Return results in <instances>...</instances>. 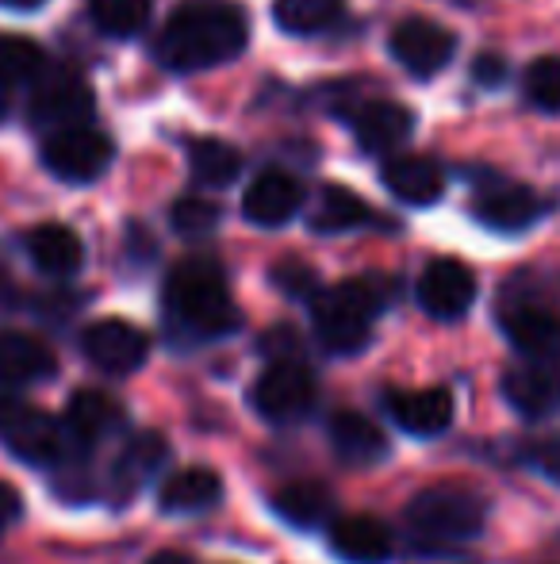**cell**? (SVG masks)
<instances>
[{
    "label": "cell",
    "instance_id": "7a4b0ae2",
    "mask_svg": "<svg viewBox=\"0 0 560 564\" xmlns=\"http://www.w3.org/2000/svg\"><path fill=\"white\" fill-rule=\"evenodd\" d=\"M162 304L169 330L188 341L223 338L242 323L223 265L211 258H185L180 265H173L165 276Z\"/></svg>",
    "mask_w": 560,
    "mask_h": 564
},
{
    "label": "cell",
    "instance_id": "6da1fadb",
    "mask_svg": "<svg viewBox=\"0 0 560 564\" xmlns=\"http://www.w3.org/2000/svg\"><path fill=\"white\" fill-rule=\"evenodd\" d=\"M250 20L234 0H188L157 35V62L177 74L223 66L246 51Z\"/></svg>",
    "mask_w": 560,
    "mask_h": 564
},
{
    "label": "cell",
    "instance_id": "484cf974",
    "mask_svg": "<svg viewBox=\"0 0 560 564\" xmlns=\"http://www.w3.org/2000/svg\"><path fill=\"white\" fill-rule=\"evenodd\" d=\"M273 507H277V514L288 527L315 530L334 514V496L319 480H292L273 496Z\"/></svg>",
    "mask_w": 560,
    "mask_h": 564
},
{
    "label": "cell",
    "instance_id": "277c9868",
    "mask_svg": "<svg viewBox=\"0 0 560 564\" xmlns=\"http://www.w3.org/2000/svg\"><path fill=\"white\" fill-rule=\"evenodd\" d=\"M384 307H388V284L376 281V276H353V281H342L315 296V335L330 354L350 357L369 346L373 323Z\"/></svg>",
    "mask_w": 560,
    "mask_h": 564
},
{
    "label": "cell",
    "instance_id": "603a6c76",
    "mask_svg": "<svg viewBox=\"0 0 560 564\" xmlns=\"http://www.w3.org/2000/svg\"><path fill=\"white\" fill-rule=\"evenodd\" d=\"M223 499V480L216 468L208 465H188L173 473L157 491V507L169 514H200Z\"/></svg>",
    "mask_w": 560,
    "mask_h": 564
},
{
    "label": "cell",
    "instance_id": "5bb4252c",
    "mask_svg": "<svg viewBox=\"0 0 560 564\" xmlns=\"http://www.w3.org/2000/svg\"><path fill=\"white\" fill-rule=\"evenodd\" d=\"M546 208H549V204L526 185L480 188L476 200H472V216H476L484 227L503 230V235H515V230L534 227L541 216H546Z\"/></svg>",
    "mask_w": 560,
    "mask_h": 564
},
{
    "label": "cell",
    "instance_id": "f1b7e54d",
    "mask_svg": "<svg viewBox=\"0 0 560 564\" xmlns=\"http://www.w3.org/2000/svg\"><path fill=\"white\" fill-rule=\"evenodd\" d=\"M345 0H273V20L288 35H315L342 20Z\"/></svg>",
    "mask_w": 560,
    "mask_h": 564
},
{
    "label": "cell",
    "instance_id": "4fadbf2b",
    "mask_svg": "<svg viewBox=\"0 0 560 564\" xmlns=\"http://www.w3.org/2000/svg\"><path fill=\"white\" fill-rule=\"evenodd\" d=\"M304 208V185L284 170H265L242 196V216L254 227H284Z\"/></svg>",
    "mask_w": 560,
    "mask_h": 564
},
{
    "label": "cell",
    "instance_id": "52a82bcc",
    "mask_svg": "<svg viewBox=\"0 0 560 564\" xmlns=\"http://www.w3.org/2000/svg\"><path fill=\"white\" fill-rule=\"evenodd\" d=\"M315 372L299 357H277L254 384V408L270 423H296L315 408Z\"/></svg>",
    "mask_w": 560,
    "mask_h": 564
},
{
    "label": "cell",
    "instance_id": "44dd1931",
    "mask_svg": "<svg viewBox=\"0 0 560 564\" xmlns=\"http://www.w3.org/2000/svg\"><path fill=\"white\" fill-rule=\"evenodd\" d=\"M330 550L350 564H388L396 538L373 514H350V519H338L330 530Z\"/></svg>",
    "mask_w": 560,
    "mask_h": 564
},
{
    "label": "cell",
    "instance_id": "7402d4cb",
    "mask_svg": "<svg viewBox=\"0 0 560 564\" xmlns=\"http://www.w3.org/2000/svg\"><path fill=\"white\" fill-rule=\"evenodd\" d=\"M381 181L396 200L411 204V208H426V204H438L446 193V173L438 162L419 154H404V158H388L381 170Z\"/></svg>",
    "mask_w": 560,
    "mask_h": 564
},
{
    "label": "cell",
    "instance_id": "5b68a950",
    "mask_svg": "<svg viewBox=\"0 0 560 564\" xmlns=\"http://www.w3.org/2000/svg\"><path fill=\"white\" fill-rule=\"evenodd\" d=\"M116 147L105 131L97 127H62V131H51V139L43 142V165L54 173L58 181H69V185H89L100 173L112 165Z\"/></svg>",
    "mask_w": 560,
    "mask_h": 564
},
{
    "label": "cell",
    "instance_id": "e0dca14e",
    "mask_svg": "<svg viewBox=\"0 0 560 564\" xmlns=\"http://www.w3.org/2000/svg\"><path fill=\"white\" fill-rule=\"evenodd\" d=\"M327 438H330L334 457L350 468H365L388 457V438H384V431L369 415H361V411H350V408L334 411L327 423Z\"/></svg>",
    "mask_w": 560,
    "mask_h": 564
},
{
    "label": "cell",
    "instance_id": "9c48e42d",
    "mask_svg": "<svg viewBox=\"0 0 560 564\" xmlns=\"http://www.w3.org/2000/svg\"><path fill=\"white\" fill-rule=\"evenodd\" d=\"M503 335L526 361L560 365V315L534 300H515L499 312Z\"/></svg>",
    "mask_w": 560,
    "mask_h": 564
},
{
    "label": "cell",
    "instance_id": "8992f818",
    "mask_svg": "<svg viewBox=\"0 0 560 564\" xmlns=\"http://www.w3.org/2000/svg\"><path fill=\"white\" fill-rule=\"evenodd\" d=\"M4 446L15 453L20 460L28 465H39V468H54V465H66L69 453H74V434H69L66 419H54L46 411L31 408L23 403L20 411L12 415V423L0 431Z\"/></svg>",
    "mask_w": 560,
    "mask_h": 564
},
{
    "label": "cell",
    "instance_id": "7c38bea8",
    "mask_svg": "<svg viewBox=\"0 0 560 564\" xmlns=\"http://www.w3.org/2000/svg\"><path fill=\"white\" fill-rule=\"evenodd\" d=\"M89 112H92V89L74 74L43 77L35 97H31V123L46 127V131H62V127L85 123Z\"/></svg>",
    "mask_w": 560,
    "mask_h": 564
},
{
    "label": "cell",
    "instance_id": "74e56055",
    "mask_svg": "<svg viewBox=\"0 0 560 564\" xmlns=\"http://www.w3.org/2000/svg\"><path fill=\"white\" fill-rule=\"evenodd\" d=\"M146 564H196V561L185 557V553H177V550H162V553H154Z\"/></svg>",
    "mask_w": 560,
    "mask_h": 564
},
{
    "label": "cell",
    "instance_id": "1f68e13d",
    "mask_svg": "<svg viewBox=\"0 0 560 564\" xmlns=\"http://www.w3.org/2000/svg\"><path fill=\"white\" fill-rule=\"evenodd\" d=\"M523 93L538 112H560V54L530 62L523 77Z\"/></svg>",
    "mask_w": 560,
    "mask_h": 564
},
{
    "label": "cell",
    "instance_id": "ba28073f",
    "mask_svg": "<svg viewBox=\"0 0 560 564\" xmlns=\"http://www.w3.org/2000/svg\"><path fill=\"white\" fill-rule=\"evenodd\" d=\"M388 51L411 77H433L457 54V35L426 15H407L392 28Z\"/></svg>",
    "mask_w": 560,
    "mask_h": 564
},
{
    "label": "cell",
    "instance_id": "f546056e",
    "mask_svg": "<svg viewBox=\"0 0 560 564\" xmlns=\"http://www.w3.org/2000/svg\"><path fill=\"white\" fill-rule=\"evenodd\" d=\"M154 0H89V15L105 35L131 39L150 23Z\"/></svg>",
    "mask_w": 560,
    "mask_h": 564
},
{
    "label": "cell",
    "instance_id": "83f0119b",
    "mask_svg": "<svg viewBox=\"0 0 560 564\" xmlns=\"http://www.w3.org/2000/svg\"><path fill=\"white\" fill-rule=\"evenodd\" d=\"M369 204L358 193H350L345 185H327L319 193V204L311 212V227L319 235H342V230L365 227L369 224Z\"/></svg>",
    "mask_w": 560,
    "mask_h": 564
},
{
    "label": "cell",
    "instance_id": "d4e9b609",
    "mask_svg": "<svg viewBox=\"0 0 560 564\" xmlns=\"http://www.w3.org/2000/svg\"><path fill=\"white\" fill-rule=\"evenodd\" d=\"M28 253L46 276H74L85 265V246L66 224H43L28 235Z\"/></svg>",
    "mask_w": 560,
    "mask_h": 564
},
{
    "label": "cell",
    "instance_id": "8fae6325",
    "mask_svg": "<svg viewBox=\"0 0 560 564\" xmlns=\"http://www.w3.org/2000/svg\"><path fill=\"white\" fill-rule=\"evenodd\" d=\"M472 300H476V276L464 261L457 258H438L422 269L419 276V304L430 319L453 323L461 315H469Z\"/></svg>",
    "mask_w": 560,
    "mask_h": 564
},
{
    "label": "cell",
    "instance_id": "2e32d148",
    "mask_svg": "<svg viewBox=\"0 0 560 564\" xmlns=\"http://www.w3.org/2000/svg\"><path fill=\"white\" fill-rule=\"evenodd\" d=\"M503 395L526 419H546L560 411V369L546 361H526L507 369L503 377Z\"/></svg>",
    "mask_w": 560,
    "mask_h": 564
},
{
    "label": "cell",
    "instance_id": "836d02e7",
    "mask_svg": "<svg viewBox=\"0 0 560 564\" xmlns=\"http://www.w3.org/2000/svg\"><path fill=\"white\" fill-rule=\"evenodd\" d=\"M270 281L277 284L288 300H315V292H319V273H315L307 261L299 258H284L273 265Z\"/></svg>",
    "mask_w": 560,
    "mask_h": 564
},
{
    "label": "cell",
    "instance_id": "e575fe53",
    "mask_svg": "<svg viewBox=\"0 0 560 564\" xmlns=\"http://www.w3.org/2000/svg\"><path fill=\"white\" fill-rule=\"evenodd\" d=\"M472 82L484 85V89H495V85L507 82V62L499 54H476L472 62Z\"/></svg>",
    "mask_w": 560,
    "mask_h": 564
},
{
    "label": "cell",
    "instance_id": "d6a6232c",
    "mask_svg": "<svg viewBox=\"0 0 560 564\" xmlns=\"http://www.w3.org/2000/svg\"><path fill=\"white\" fill-rule=\"evenodd\" d=\"M219 204L204 200V196H180L177 204H173L169 219H173V230L185 238H204L211 235V230L219 227Z\"/></svg>",
    "mask_w": 560,
    "mask_h": 564
},
{
    "label": "cell",
    "instance_id": "ab89813d",
    "mask_svg": "<svg viewBox=\"0 0 560 564\" xmlns=\"http://www.w3.org/2000/svg\"><path fill=\"white\" fill-rule=\"evenodd\" d=\"M8 116V85H0V123H4Z\"/></svg>",
    "mask_w": 560,
    "mask_h": 564
},
{
    "label": "cell",
    "instance_id": "cb8c5ba5",
    "mask_svg": "<svg viewBox=\"0 0 560 564\" xmlns=\"http://www.w3.org/2000/svg\"><path fill=\"white\" fill-rule=\"evenodd\" d=\"M169 457V442L154 431H142V434H131L128 442L120 446V457L112 465V484L120 491V499L135 496V488H142V480L162 468V460Z\"/></svg>",
    "mask_w": 560,
    "mask_h": 564
},
{
    "label": "cell",
    "instance_id": "4316f807",
    "mask_svg": "<svg viewBox=\"0 0 560 564\" xmlns=\"http://www.w3.org/2000/svg\"><path fill=\"white\" fill-rule=\"evenodd\" d=\"M188 170H193L196 185L227 188L242 173V154L223 139H196L188 147Z\"/></svg>",
    "mask_w": 560,
    "mask_h": 564
},
{
    "label": "cell",
    "instance_id": "ac0fdd59",
    "mask_svg": "<svg viewBox=\"0 0 560 564\" xmlns=\"http://www.w3.org/2000/svg\"><path fill=\"white\" fill-rule=\"evenodd\" d=\"M350 123H353V142L365 154H388L399 142L411 139L415 131L411 108L396 105V100H369V105H361L350 116Z\"/></svg>",
    "mask_w": 560,
    "mask_h": 564
},
{
    "label": "cell",
    "instance_id": "4dcf8cb0",
    "mask_svg": "<svg viewBox=\"0 0 560 564\" xmlns=\"http://www.w3.org/2000/svg\"><path fill=\"white\" fill-rule=\"evenodd\" d=\"M46 69V54L23 35H0V85L39 82Z\"/></svg>",
    "mask_w": 560,
    "mask_h": 564
},
{
    "label": "cell",
    "instance_id": "3957f363",
    "mask_svg": "<svg viewBox=\"0 0 560 564\" xmlns=\"http://www.w3.org/2000/svg\"><path fill=\"white\" fill-rule=\"evenodd\" d=\"M484 514L487 507L476 491L461 488V484H438V488H426L407 503L404 522L415 550L441 557V553H457L472 538H480Z\"/></svg>",
    "mask_w": 560,
    "mask_h": 564
},
{
    "label": "cell",
    "instance_id": "ffe728a7",
    "mask_svg": "<svg viewBox=\"0 0 560 564\" xmlns=\"http://www.w3.org/2000/svg\"><path fill=\"white\" fill-rule=\"evenodd\" d=\"M66 426L77 446L92 449L123 431V408L108 392H100V388H81V392L69 395Z\"/></svg>",
    "mask_w": 560,
    "mask_h": 564
},
{
    "label": "cell",
    "instance_id": "d590c367",
    "mask_svg": "<svg viewBox=\"0 0 560 564\" xmlns=\"http://www.w3.org/2000/svg\"><path fill=\"white\" fill-rule=\"evenodd\" d=\"M20 511H23V499H20V491H15L12 484H4V480H0V530H4V527H12V522L20 519Z\"/></svg>",
    "mask_w": 560,
    "mask_h": 564
},
{
    "label": "cell",
    "instance_id": "30bf717a",
    "mask_svg": "<svg viewBox=\"0 0 560 564\" xmlns=\"http://www.w3.org/2000/svg\"><path fill=\"white\" fill-rule=\"evenodd\" d=\"M81 349L100 372L108 377H128V372L142 369L150 354V338L146 330H139L128 319H97L89 330L81 335Z\"/></svg>",
    "mask_w": 560,
    "mask_h": 564
},
{
    "label": "cell",
    "instance_id": "f35d334b",
    "mask_svg": "<svg viewBox=\"0 0 560 564\" xmlns=\"http://www.w3.org/2000/svg\"><path fill=\"white\" fill-rule=\"evenodd\" d=\"M4 8H39L43 0H0Z\"/></svg>",
    "mask_w": 560,
    "mask_h": 564
},
{
    "label": "cell",
    "instance_id": "9a60e30c",
    "mask_svg": "<svg viewBox=\"0 0 560 564\" xmlns=\"http://www.w3.org/2000/svg\"><path fill=\"white\" fill-rule=\"evenodd\" d=\"M384 408L396 419L399 431L415 434V438H433L453 423V395L446 388H415V392L396 388L384 395Z\"/></svg>",
    "mask_w": 560,
    "mask_h": 564
},
{
    "label": "cell",
    "instance_id": "8d00e7d4",
    "mask_svg": "<svg viewBox=\"0 0 560 564\" xmlns=\"http://www.w3.org/2000/svg\"><path fill=\"white\" fill-rule=\"evenodd\" d=\"M23 408V400L12 392V388H0V431H4L8 423H12V415Z\"/></svg>",
    "mask_w": 560,
    "mask_h": 564
},
{
    "label": "cell",
    "instance_id": "d6986e66",
    "mask_svg": "<svg viewBox=\"0 0 560 564\" xmlns=\"http://www.w3.org/2000/svg\"><path fill=\"white\" fill-rule=\"evenodd\" d=\"M54 372H58V357L43 338L23 335V330H0V384H43Z\"/></svg>",
    "mask_w": 560,
    "mask_h": 564
}]
</instances>
